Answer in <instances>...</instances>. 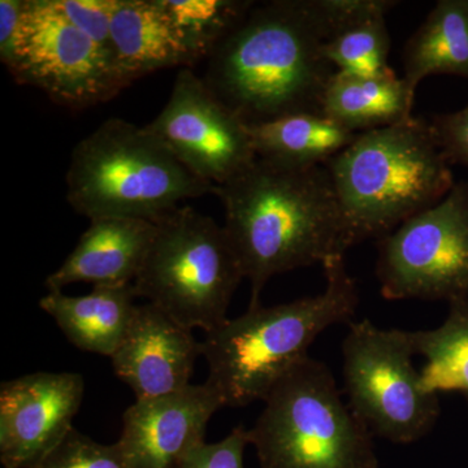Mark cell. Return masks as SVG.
<instances>
[{
	"instance_id": "6da1fadb",
	"label": "cell",
	"mask_w": 468,
	"mask_h": 468,
	"mask_svg": "<svg viewBox=\"0 0 468 468\" xmlns=\"http://www.w3.org/2000/svg\"><path fill=\"white\" fill-rule=\"evenodd\" d=\"M332 37L322 0L255 3L207 58L203 81L248 125L320 113L335 72L323 52Z\"/></svg>"
},
{
	"instance_id": "7a4b0ae2",
	"label": "cell",
	"mask_w": 468,
	"mask_h": 468,
	"mask_svg": "<svg viewBox=\"0 0 468 468\" xmlns=\"http://www.w3.org/2000/svg\"><path fill=\"white\" fill-rule=\"evenodd\" d=\"M214 194L223 203L224 230L251 284L250 306L261 304L273 276L345 257L340 209L324 165L297 168L257 158Z\"/></svg>"
},
{
	"instance_id": "3957f363",
	"label": "cell",
	"mask_w": 468,
	"mask_h": 468,
	"mask_svg": "<svg viewBox=\"0 0 468 468\" xmlns=\"http://www.w3.org/2000/svg\"><path fill=\"white\" fill-rule=\"evenodd\" d=\"M341 218V248L378 239L441 202L455 185L431 122L410 117L356 135L324 165Z\"/></svg>"
},
{
	"instance_id": "277c9868",
	"label": "cell",
	"mask_w": 468,
	"mask_h": 468,
	"mask_svg": "<svg viewBox=\"0 0 468 468\" xmlns=\"http://www.w3.org/2000/svg\"><path fill=\"white\" fill-rule=\"evenodd\" d=\"M325 289L320 294L288 303L249 306L239 318L228 319L201 341L208 365L207 383L224 408H245L267 399L329 326L353 322L359 304L356 279L345 257L323 264Z\"/></svg>"
},
{
	"instance_id": "5b68a950",
	"label": "cell",
	"mask_w": 468,
	"mask_h": 468,
	"mask_svg": "<svg viewBox=\"0 0 468 468\" xmlns=\"http://www.w3.org/2000/svg\"><path fill=\"white\" fill-rule=\"evenodd\" d=\"M215 193L146 126L109 119L80 141L67 171V199L89 220L156 221L186 199Z\"/></svg>"
},
{
	"instance_id": "8992f818",
	"label": "cell",
	"mask_w": 468,
	"mask_h": 468,
	"mask_svg": "<svg viewBox=\"0 0 468 468\" xmlns=\"http://www.w3.org/2000/svg\"><path fill=\"white\" fill-rule=\"evenodd\" d=\"M263 402L248 430L261 468H378L375 436L322 360H302Z\"/></svg>"
},
{
	"instance_id": "52a82bcc",
	"label": "cell",
	"mask_w": 468,
	"mask_h": 468,
	"mask_svg": "<svg viewBox=\"0 0 468 468\" xmlns=\"http://www.w3.org/2000/svg\"><path fill=\"white\" fill-rule=\"evenodd\" d=\"M155 224L133 282L137 298L190 331L218 328L229 319L230 301L245 279L226 230L190 206L176 208Z\"/></svg>"
},
{
	"instance_id": "ba28073f",
	"label": "cell",
	"mask_w": 468,
	"mask_h": 468,
	"mask_svg": "<svg viewBox=\"0 0 468 468\" xmlns=\"http://www.w3.org/2000/svg\"><path fill=\"white\" fill-rule=\"evenodd\" d=\"M341 349L346 403L372 435L409 445L432 432L441 406L412 362L411 331L351 322Z\"/></svg>"
},
{
	"instance_id": "9c48e42d",
	"label": "cell",
	"mask_w": 468,
	"mask_h": 468,
	"mask_svg": "<svg viewBox=\"0 0 468 468\" xmlns=\"http://www.w3.org/2000/svg\"><path fill=\"white\" fill-rule=\"evenodd\" d=\"M377 277L388 301L468 298V181L377 241Z\"/></svg>"
},
{
	"instance_id": "30bf717a",
	"label": "cell",
	"mask_w": 468,
	"mask_h": 468,
	"mask_svg": "<svg viewBox=\"0 0 468 468\" xmlns=\"http://www.w3.org/2000/svg\"><path fill=\"white\" fill-rule=\"evenodd\" d=\"M7 69L70 110L111 101L129 86L115 58L73 26L57 0H26Z\"/></svg>"
},
{
	"instance_id": "8fae6325",
	"label": "cell",
	"mask_w": 468,
	"mask_h": 468,
	"mask_svg": "<svg viewBox=\"0 0 468 468\" xmlns=\"http://www.w3.org/2000/svg\"><path fill=\"white\" fill-rule=\"evenodd\" d=\"M197 177L226 184L258 158L249 125L192 68L178 70L167 104L146 125Z\"/></svg>"
},
{
	"instance_id": "7c38bea8",
	"label": "cell",
	"mask_w": 468,
	"mask_h": 468,
	"mask_svg": "<svg viewBox=\"0 0 468 468\" xmlns=\"http://www.w3.org/2000/svg\"><path fill=\"white\" fill-rule=\"evenodd\" d=\"M85 381L77 372H34L0 387V462L33 468L72 430Z\"/></svg>"
},
{
	"instance_id": "4fadbf2b",
	"label": "cell",
	"mask_w": 468,
	"mask_h": 468,
	"mask_svg": "<svg viewBox=\"0 0 468 468\" xmlns=\"http://www.w3.org/2000/svg\"><path fill=\"white\" fill-rule=\"evenodd\" d=\"M221 408L220 396L207 381L137 399L122 415L116 443L131 468H174L206 442L208 421Z\"/></svg>"
},
{
	"instance_id": "5bb4252c",
	"label": "cell",
	"mask_w": 468,
	"mask_h": 468,
	"mask_svg": "<svg viewBox=\"0 0 468 468\" xmlns=\"http://www.w3.org/2000/svg\"><path fill=\"white\" fill-rule=\"evenodd\" d=\"M201 343L153 303L138 304L124 340L111 356L113 372L135 394L154 399L190 385Z\"/></svg>"
},
{
	"instance_id": "9a60e30c",
	"label": "cell",
	"mask_w": 468,
	"mask_h": 468,
	"mask_svg": "<svg viewBox=\"0 0 468 468\" xmlns=\"http://www.w3.org/2000/svg\"><path fill=\"white\" fill-rule=\"evenodd\" d=\"M155 232V223L141 218H92L73 251L48 276L46 288L63 291L75 282L133 285Z\"/></svg>"
},
{
	"instance_id": "2e32d148",
	"label": "cell",
	"mask_w": 468,
	"mask_h": 468,
	"mask_svg": "<svg viewBox=\"0 0 468 468\" xmlns=\"http://www.w3.org/2000/svg\"><path fill=\"white\" fill-rule=\"evenodd\" d=\"M120 72L129 85L160 69L198 63L162 0H120L111 26Z\"/></svg>"
},
{
	"instance_id": "e0dca14e",
	"label": "cell",
	"mask_w": 468,
	"mask_h": 468,
	"mask_svg": "<svg viewBox=\"0 0 468 468\" xmlns=\"http://www.w3.org/2000/svg\"><path fill=\"white\" fill-rule=\"evenodd\" d=\"M135 298L133 285L94 286L89 294L76 297L48 292L39 307L77 349L111 358L133 320Z\"/></svg>"
},
{
	"instance_id": "ac0fdd59",
	"label": "cell",
	"mask_w": 468,
	"mask_h": 468,
	"mask_svg": "<svg viewBox=\"0 0 468 468\" xmlns=\"http://www.w3.org/2000/svg\"><path fill=\"white\" fill-rule=\"evenodd\" d=\"M415 91L397 75L358 77L335 72L320 113L351 133L399 124L412 117Z\"/></svg>"
},
{
	"instance_id": "d6986e66",
	"label": "cell",
	"mask_w": 468,
	"mask_h": 468,
	"mask_svg": "<svg viewBox=\"0 0 468 468\" xmlns=\"http://www.w3.org/2000/svg\"><path fill=\"white\" fill-rule=\"evenodd\" d=\"M403 79L412 90L436 75L462 77L468 81V0H440L402 54Z\"/></svg>"
},
{
	"instance_id": "ffe728a7",
	"label": "cell",
	"mask_w": 468,
	"mask_h": 468,
	"mask_svg": "<svg viewBox=\"0 0 468 468\" xmlns=\"http://www.w3.org/2000/svg\"><path fill=\"white\" fill-rule=\"evenodd\" d=\"M249 133L258 158L297 168L325 165L358 135L315 112L249 125Z\"/></svg>"
},
{
	"instance_id": "44dd1931",
	"label": "cell",
	"mask_w": 468,
	"mask_h": 468,
	"mask_svg": "<svg viewBox=\"0 0 468 468\" xmlns=\"http://www.w3.org/2000/svg\"><path fill=\"white\" fill-rule=\"evenodd\" d=\"M415 354L426 359L420 369L428 393H458L468 405V298L449 303L441 325L411 331Z\"/></svg>"
},
{
	"instance_id": "7402d4cb",
	"label": "cell",
	"mask_w": 468,
	"mask_h": 468,
	"mask_svg": "<svg viewBox=\"0 0 468 468\" xmlns=\"http://www.w3.org/2000/svg\"><path fill=\"white\" fill-rule=\"evenodd\" d=\"M197 60L208 58L245 20L252 0H162Z\"/></svg>"
},
{
	"instance_id": "603a6c76",
	"label": "cell",
	"mask_w": 468,
	"mask_h": 468,
	"mask_svg": "<svg viewBox=\"0 0 468 468\" xmlns=\"http://www.w3.org/2000/svg\"><path fill=\"white\" fill-rule=\"evenodd\" d=\"M390 41L385 15L363 18L324 43L323 52L335 72L358 77L396 75L388 63Z\"/></svg>"
},
{
	"instance_id": "cb8c5ba5",
	"label": "cell",
	"mask_w": 468,
	"mask_h": 468,
	"mask_svg": "<svg viewBox=\"0 0 468 468\" xmlns=\"http://www.w3.org/2000/svg\"><path fill=\"white\" fill-rule=\"evenodd\" d=\"M33 468H131L117 443L104 445L72 428Z\"/></svg>"
},
{
	"instance_id": "d4e9b609",
	"label": "cell",
	"mask_w": 468,
	"mask_h": 468,
	"mask_svg": "<svg viewBox=\"0 0 468 468\" xmlns=\"http://www.w3.org/2000/svg\"><path fill=\"white\" fill-rule=\"evenodd\" d=\"M68 20L115 58L111 26L120 0H57Z\"/></svg>"
},
{
	"instance_id": "484cf974",
	"label": "cell",
	"mask_w": 468,
	"mask_h": 468,
	"mask_svg": "<svg viewBox=\"0 0 468 468\" xmlns=\"http://www.w3.org/2000/svg\"><path fill=\"white\" fill-rule=\"evenodd\" d=\"M249 445L248 430L239 426L221 441L202 443L174 468H245L243 455Z\"/></svg>"
},
{
	"instance_id": "4316f807",
	"label": "cell",
	"mask_w": 468,
	"mask_h": 468,
	"mask_svg": "<svg viewBox=\"0 0 468 468\" xmlns=\"http://www.w3.org/2000/svg\"><path fill=\"white\" fill-rule=\"evenodd\" d=\"M430 122L437 144L451 165L468 168V104L455 112L436 115Z\"/></svg>"
},
{
	"instance_id": "83f0119b",
	"label": "cell",
	"mask_w": 468,
	"mask_h": 468,
	"mask_svg": "<svg viewBox=\"0 0 468 468\" xmlns=\"http://www.w3.org/2000/svg\"><path fill=\"white\" fill-rule=\"evenodd\" d=\"M26 0L0 2V58L5 67L11 64Z\"/></svg>"
}]
</instances>
